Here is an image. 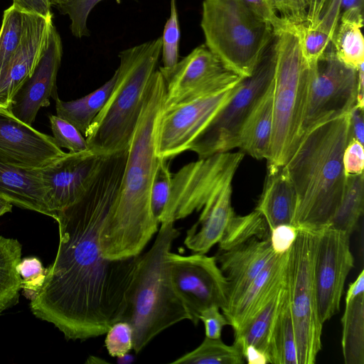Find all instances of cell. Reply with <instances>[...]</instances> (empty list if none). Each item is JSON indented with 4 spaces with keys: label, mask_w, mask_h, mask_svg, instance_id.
I'll return each instance as SVG.
<instances>
[{
    "label": "cell",
    "mask_w": 364,
    "mask_h": 364,
    "mask_svg": "<svg viewBox=\"0 0 364 364\" xmlns=\"http://www.w3.org/2000/svg\"><path fill=\"white\" fill-rule=\"evenodd\" d=\"M127 154L128 149L104 156L84 195L54 219L60 237L57 255L29 308L66 340L106 333L122 321L130 300L141 254L109 259L99 240L119 193Z\"/></svg>",
    "instance_id": "1"
},
{
    "label": "cell",
    "mask_w": 364,
    "mask_h": 364,
    "mask_svg": "<svg viewBox=\"0 0 364 364\" xmlns=\"http://www.w3.org/2000/svg\"><path fill=\"white\" fill-rule=\"evenodd\" d=\"M166 96L165 80L156 70L149 83L128 147L117 199L100 232L103 256L121 259L139 255L158 231L151 209V189L159 164L158 128Z\"/></svg>",
    "instance_id": "2"
},
{
    "label": "cell",
    "mask_w": 364,
    "mask_h": 364,
    "mask_svg": "<svg viewBox=\"0 0 364 364\" xmlns=\"http://www.w3.org/2000/svg\"><path fill=\"white\" fill-rule=\"evenodd\" d=\"M350 139V113L330 119L307 131L283 166L296 195L298 230L318 232L330 225L344 193L343 154Z\"/></svg>",
    "instance_id": "3"
},
{
    "label": "cell",
    "mask_w": 364,
    "mask_h": 364,
    "mask_svg": "<svg viewBox=\"0 0 364 364\" xmlns=\"http://www.w3.org/2000/svg\"><path fill=\"white\" fill-rule=\"evenodd\" d=\"M161 53V37L119 52L112 92L85 136L92 153L105 156L128 149Z\"/></svg>",
    "instance_id": "4"
},
{
    "label": "cell",
    "mask_w": 364,
    "mask_h": 364,
    "mask_svg": "<svg viewBox=\"0 0 364 364\" xmlns=\"http://www.w3.org/2000/svg\"><path fill=\"white\" fill-rule=\"evenodd\" d=\"M151 247L141 255L132 295L122 321L133 331V350L140 353L156 336L190 315L171 282L167 257L180 235L174 222H164Z\"/></svg>",
    "instance_id": "5"
},
{
    "label": "cell",
    "mask_w": 364,
    "mask_h": 364,
    "mask_svg": "<svg viewBox=\"0 0 364 364\" xmlns=\"http://www.w3.org/2000/svg\"><path fill=\"white\" fill-rule=\"evenodd\" d=\"M272 77L273 128L267 167L284 166L301 137L306 109L310 69L304 60L299 24L289 23L274 33Z\"/></svg>",
    "instance_id": "6"
},
{
    "label": "cell",
    "mask_w": 364,
    "mask_h": 364,
    "mask_svg": "<svg viewBox=\"0 0 364 364\" xmlns=\"http://www.w3.org/2000/svg\"><path fill=\"white\" fill-rule=\"evenodd\" d=\"M200 26L205 45L242 78L253 74L274 38L272 27L241 0H203Z\"/></svg>",
    "instance_id": "7"
},
{
    "label": "cell",
    "mask_w": 364,
    "mask_h": 364,
    "mask_svg": "<svg viewBox=\"0 0 364 364\" xmlns=\"http://www.w3.org/2000/svg\"><path fill=\"white\" fill-rule=\"evenodd\" d=\"M318 234L299 230L289 251L285 269L299 364H314L321 348L323 324L318 316L313 279Z\"/></svg>",
    "instance_id": "8"
},
{
    "label": "cell",
    "mask_w": 364,
    "mask_h": 364,
    "mask_svg": "<svg viewBox=\"0 0 364 364\" xmlns=\"http://www.w3.org/2000/svg\"><path fill=\"white\" fill-rule=\"evenodd\" d=\"M274 64V38L253 74L238 82L231 98L191 144L189 150L198 159L238 148L240 132L247 117L272 82Z\"/></svg>",
    "instance_id": "9"
},
{
    "label": "cell",
    "mask_w": 364,
    "mask_h": 364,
    "mask_svg": "<svg viewBox=\"0 0 364 364\" xmlns=\"http://www.w3.org/2000/svg\"><path fill=\"white\" fill-rule=\"evenodd\" d=\"M243 158L242 151H228L183 166L172 176L170 195L160 223H175L201 210L220 185L233 178Z\"/></svg>",
    "instance_id": "10"
},
{
    "label": "cell",
    "mask_w": 364,
    "mask_h": 364,
    "mask_svg": "<svg viewBox=\"0 0 364 364\" xmlns=\"http://www.w3.org/2000/svg\"><path fill=\"white\" fill-rule=\"evenodd\" d=\"M309 69V96L301 136L318 124L350 113L358 96V70L340 61L331 43Z\"/></svg>",
    "instance_id": "11"
},
{
    "label": "cell",
    "mask_w": 364,
    "mask_h": 364,
    "mask_svg": "<svg viewBox=\"0 0 364 364\" xmlns=\"http://www.w3.org/2000/svg\"><path fill=\"white\" fill-rule=\"evenodd\" d=\"M167 262L173 288L194 325L198 324L200 313L205 309L216 306L223 311L227 308L228 282L215 256H183L170 252Z\"/></svg>",
    "instance_id": "12"
},
{
    "label": "cell",
    "mask_w": 364,
    "mask_h": 364,
    "mask_svg": "<svg viewBox=\"0 0 364 364\" xmlns=\"http://www.w3.org/2000/svg\"><path fill=\"white\" fill-rule=\"evenodd\" d=\"M237 84L223 91L193 96L163 110L158 128V157L169 160L189 150L195 139L233 95Z\"/></svg>",
    "instance_id": "13"
},
{
    "label": "cell",
    "mask_w": 364,
    "mask_h": 364,
    "mask_svg": "<svg viewBox=\"0 0 364 364\" xmlns=\"http://www.w3.org/2000/svg\"><path fill=\"white\" fill-rule=\"evenodd\" d=\"M350 235L328 226L318 234L313 262V279L321 323L340 309L346 279L353 267Z\"/></svg>",
    "instance_id": "14"
},
{
    "label": "cell",
    "mask_w": 364,
    "mask_h": 364,
    "mask_svg": "<svg viewBox=\"0 0 364 364\" xmlns=\"http://www.w3.org/2000/svg\"><path fill=\"white\" fill-rule=\"evenodd\" d=\"M159 70L166 85L164 110L193 96L229 89L242 79L226 68L205 43L194 48L171 70Z\"/></svg>",
    "instance_id": "15"
},
{
    "label": "cell",
    "mask_w": 364,
    "mask_h": 364,
    "mask_svg": "<svg viewBox=\"0 0 364 364\" xmlns=\"http://www.w3.org/2000/svg\"><path fill=\"white\" fill-rule=\"evenodd\" d=\"M53 136L40 132L0 108V159L26 169H39L64 156Z\"/></svg>",
    "instance_id": "16"
},
{
    "label": "cell",
    "mask_w": 364,
    "mask_h": 364,
    "mask_svg": "<svg viewBox=\"0 0 364 364\" xmlns=\"http://www.w3.org/2000/svg\"><path fill=\"white\" fill-rule=\"evenodd\" d=\"M103 157L91 151L68 152L39 168L47 189L48 206L55 218L58 211L73 205L84 195Z\"/></svg>",
    "instance_id": "17"
},
{
    "label": "cell",
    "mask_w": 364,
    "mask_h": 364,
    "mask_svg": "<svg viewBox=\"0 0 364 364\" xmlns=\"http://www.w3.org/2000/svg\"><path fill=\"white\" fill-rule=\"evenodd\" d=\"M63 56L59 33L52 26L48 46L32 75L12 98L8 110L16 118L32 126L41 107L50 105V98L57 97V75Z\"/></svg>",
    "instance_id": "18"
},
{
    "label": "cell",
    "mask_w": 364,
    "mask_h": 364,
    "mask_svg": "<svg viewBox=\"0 0 364 364\" xmlns=\"http://www.w3.org/2000/svg\"><path fill=\"white\" fill-rule=\"evenodd\" d=\"M274 255L269 238L253 237L218 251L216 262L228 282V306L223 313L236 304Z\"/></svg>",
    "instance_id": "19"
},
{
    "label": "cell",
    "mask_w": 364,
    "mask_h": 364,
    "mask_svg": "<svg viewBox=\"0 0 364 364\" xmlns=\"http://www.w3.org/2000/svg\"><path fill=\"white\" fill-rule=\"evenodd\" d=\"M53 18L27 14L21 46L0 85V108L8 109L12 98L32 75L48 46Z\"/></svg>",
    "instance_id": "20"
},
{
    "label": "cell",
    "mask_w": 364,
    "mask_h": 364,
    "mask_svg": "<svg viewBox=\"0 0 364 364\" xmlns=\"http://www.w3.org/2000/svg\"><path fill=\"white\" fill-rule=\"evenodd\" d=\"M225 181L207 200L198 221L187 231L185 245L195 253L205 254L221 240L235 215L232 206V181Z\"/></svg>",
    "instance_id": "21"
},
{
    "label": "cell",
    "mask_w": 364,
    "mask_h": 364,
    "mask_svg": "<svg viewBox=\"0 0 364 364\" xmlns=\"http://www.w3.org/2000/svg\"><path fill=\"white\" fill-rule=\"evenodd\" d=\"M46 192L39 169L16 167L0 159V198L20 208L54 219L55 215L48 206Z\"/></svg>",
    "instance_id": "22"
},
{
    "label": "cell",
    "mask_w": 364,
    "mask_h": 364,
    "mask_svg": "<svg viewBox=\"0 0 364 364\" xmlns=\"http://www.w3.org/2000/svg\"><path fill=\"white\" fill-rule=\"evenodd\" d=\"M296 195L284 166L267 167V178L255 210L264 218L269 230L282 224L293 225Z\"/></svg>",
    "instance_id": "23"
},
{
    "label": "cell",
    "mask_w": 364,
    "mask_h": 364,
    "mask_svg": "<svg viewBox=\"0 0 364 364\" xmlns=\"http://www.w3.org/2000/svg\"><path fill=\"white\" fill-rule=\"evenodd\" d=\"M288 253L274 255L236 304L223 313L233 330L239 328L282 282Z\"/></svg>",
    "instance_id": "24"
},
{
    "label": "cell",
    "mask_w": 364,
    "mask_h": 364,
    "mask_svg": "<svg viewBox=\"0 0 364 364\" xmlns=\"http://www.w3.org/2000/svg\"><path fill=\"white\" fill-rule=\"evenodd\" d=\"M272 128L273 90L271 82L256 103L241 129L238 149L255 159L267 160Z\"/></svg>",
    "instance_id": "25"
},
{
    "label": "cell",
    "mask_w": 364,
    "mask_h": 364,
    "mask_svg": "<svg viewBox=\"0 0 364 364\" xmlns=\"http://www.w3.org/2000/svg\"><path fill=\"white\" fill-rule=\"evenodd\" d=\"M284 282V277L259 307L239 328L234 330L233 344L240 350L246 346H252L268 355L270 333L279 307Z\"/></svg>",
    "instance_id": "26"
},
{
    "label": "cell",
    "mask_w": 364,
    "mask_h": 364,
    "mask_svg": "<svg viewBox=\"0 0 364 364\" xmlns=\"http://www.w3.org/2000/svg\"><path fill=\"white\" fill-rule=\"evenodd\" d=\"M268 356L269 363L299 364L295 330L285 276L279 307L270 333Z\"/></svg>",
    "instance_id": "27"
},
{
    "label": "cell",
    "mask_w": 364,
    "mask_h": 364,
    "mask_svg": "<svg viewBox=\"0 0 364 364\" xmlns=\"http://www.w3.org/2000/svg\"><path fill=\"white\" fill-rule=\"evenodd\" d=\"M341 0H329L312 26L299 24L302 53L309 67L316 64L331 44L341 17Z\"/></svg>",
    "instance_id": "28"
},
{
    "label": "cell",
    "mask_w": 364,
    "mask_h": 364,
    "mask_svg": "<svg viewBox=\"0 0 364 364\" xmlns=\"http://www.w3.org/2000/svg\"><path fill=\"white\" fill-rule=\"evenodd\" d=\"M117 70L112 77L91 93L75 100L65 102L58 96L54 99L58 117L75 126L85 136L87 131L102 109L114 88Z\"/></svg>",
    "instance_id": "29"
},
{
    "label": "cell",
    "mask_w": 364,
    "mask_h": 364,
    "mask_svg": "<svg viewBox=\"0 0 364 364\" xmlns=\"http://www.w3.org/2000/svg\"><path fill=\"white\" fill-rule=\"evenodd\" d=\"M21 251L18 240L0 235V313L18 303L21 277L17 266Z\"/></svg>",
    "instance_id": "30"
},
{
    "label": "cell",
    "mask_w": 364,
    "mask_h": 364,
    "mask_svg": "<svg viewBox=\"0 0 364 364\" xmlns=\"http://www.w3.org/2000/svg\"><path fill=\"white\" fill-rule=\"evenodd\" d=\"M342 350L346 364H364V294L345 302Z\"/></svg>",
    "instance_id": "31"
},
{
    "label": "cell",
    "mask_w": 364,
    "mask_h": 364,
    "mask_svg": "<svg viewBox=\"0 0 364 364\" xmlns=\"http://www.w3.org/2000/svg\"><path fill=\"white\" fill-rule=\"evenodd\" d=\"M364 175L346 176L341 203L329 226L351 235L363 214Z\"/></svg>",
    "instance_id": "32"
},
{
    "label": "cell",
    "mask_w": 364,
    "mask_h": 364,
    "mask_svg": "<svg viewBox=\"0 0 364 364\" xmlns=\"http://www.w3.org/2000/svg\"><path fill=\"white\" fill-rule=\"evenodd\" d=\"M27 14L13 4L4 11L0 28V85L21 46Z\"/></svg>",
    "instance_id": "33"
},
{
    "label": "cell",
    "mask_w": 364,
    "mask_h": 364,
    "mask_svg": "<svg viewBox=\"0 0 364 364\" xmlns=\"http://www.w3.org/2000/svg\"><path fill=\"white\" fill-rule=\"evenodd\" d=\"M363 26V23L340 19L331 43L338 59L355 70L364 64Z\"/></svg>",
    "instance_id": "34"
},
{
    "label": "cell",
    "mask_w": 364,
    "mask_h": 364,
    "mask_svg": "<svg viewBox=\"0 0 364 364\" xmlns=\"http://www.w3.org/2000/svg\"><path fill=\"white\" fill-rule=\"evenodd\" d=\"M244 358L236 345L228 346L220 338L205 336L193 350L171 362L172 364H242Z\"/></svg>",
    "instance_id": "35"
},
{
    "label": "cell",
    "mask_w": 364,
    "mask_h": 364,
    "mask_svg": "<svg viewBox=\"0 0 364 364\" xmlns=\"http://www.w3.org/2000/svg\"><path fill=\"white\" fill-rule=\"evenodd\" d=\"M269 238V227L257 210L245 215H235L228 225L219 243V250H226L249 239Z\"/></svg>",
    "instance_id": "36"
},
{
    "label": "cell",
    "mask_w": 364,
    "mask_h": 364,
    "mask_svg": "<svg viewBox=\"0 0 364 364\" xmlns=\"http://www.w3.org/2000/svg\"><path fill=\"white\" fill-rule=\"evenodd\" d=\"M161 38V55L163 67L168 70L178 62L181 31L176 0H171L170 16L164 26Z\"/></svg>",
    "instance_id": "37"
},
{
    "label": "cell",
    "mask_w": 364,
    "mask_h": 364,
    "mask_svg": "<svg viewBox=\"0 0 364 364\" xmlns=\"http://www.w3.org/2000/svg\"><path fill=\"white\" fill-rule=\"evenodd\" d=\"M168 160L159 158L151 189V209L154 218L160 223L170 195L172 175Z\"/></svg>",
    "instance_id": "38"
},
{
    "label": "cell",
    "mask_w": 364,
    "mask_h": 364,
    "mask_svg": "<svg viewBox=\"0 0 364 364\" xmlns=\"http://www.w3.org/2000/svg\"><path fill=\"white\" fill-rule=\"evenodd\" d=\"M53 137L60 148H65L71 153L90 151L82 133L72 124L58 115L48 116Z\"/></svg>",
    "instance_id": "39"
},
{
    "label": "cell",
    "mask_w": 364,
    "mask_h": 364,
    "mask_svg": "<svg viewBox=\"0 0 364 364\" xmlns=\"http://www.w3.org/2000/svg\"><path fill=\"white\" fill-rule=\"evenodd\" d=\"M17 269L21 277L23 294L31 300L43 284L46 268L38 258L28 257L20 261Z\"/></svg>",
    "instance_id": "40"
},
{
    "label": "cell",
    "mask_w": 364,
    "mask_h": 364,
    "mask_svg": "<svg viewBox=\"0 0 364 364\" xmlns=\"http://www.w3.org/2000/svg\"><path fill=\"white\" fill-rule=\"evenodd\" d=\"M103 0H72L70 3L58 7L62 14L68 15L71 23L72 34L77 38L90 36V32L87 26V20L92 9Z\"/></svg>",
    "instance_id": "41"
},
{
    "label": "cell",
    "mask_w": 364,
    "mask_h": 364,
    "mask_svg": "<svg viewBox=\"0 0 364 364\" xmlns=\"http://www.w3.org/2000/svg\"><path fill=\"white\" fill-rule=\"evenodd\" d=\"M106 334L105 345L112 357H120L133 348V331L128 322L119 321L114 323Z\"/></svg>",
    "instance_id": "42"
},
{
    "label": "cell",
    "mask_w": 364,
    "mask_h": 364,
    "mask_svg": "<svg viewBox=\"0 0 364 364\" xmlns=\"http://www.w3.org/2000/svg\"><path fill=\"white\" fill-rule=\"evenodd\" d=\"M257 16L269 23L277 33L290 23L282 18L274 8L271 0H241Z\"/></svg>",
    "instance_id": "43"
},
{
    "label": "cell",
    "mask_w": 364,
    "mask_h": 364,
    "mask_svg": "<svg viewBox=\"0 0 364 364\" xmlns=\"http://www.w3.org/2000/svg\"><path fill=\"white\" fill-rule=\"evenodd\" d=\"M279 16L294 24L306 23L309 0H271Z\"/></svg>",
    "instance_id": "44"
},
{
    "label": "cell",
    "mask_w": 364,
    "mask_h": 364,
    "mask_svg": "<svg viewBox=\"0 0 364 364\" xmlns=\"http://www.w3.org/2000/svg\"><path fill=\"white\" fill-rule=\"evenodd\" d=\"M299 230L293 225L282 224L269 230V242L273 252L284 255L288 252L295 242Z\"/></svg>",
    "instance_id": "45"
},
{
    "label": "cell",
    "mask_w": 364,
    "mask_h": 364,
    "mask_svg": "<svg viewBox=\"0 0 364 364\" xmlns=\"http://www.w3.org/2000/svg\"><path fill=\"white\" fill-rule=\"evenodd\" d=\"M343 166L346 176L363 173V144L354 138H351L349 140L344 149Z\"/></svg>",
    "instance_id": "46"
},
{
    "label": "cell",
    "mask_w": 364,
    "mask_h": 364,
    "mask_svg": "<svg viewBox=\"0 0 364 364\" xmlns=\"http://www.w3.org/2000/svg\"><path fill=\"white\" fill-rule=\"evenodd\" d=\"M220 308L212 306L203 310L199 315V319L205 326V336L210 338H220L223 328L229 325L228 321Z\"/></svg>",
    "instance_id": "47"
},
{
    "label": "cell",
    "mask_w": 364,
    "mask_h": 364,
    "mask_svg": "<svg viewBox=\"0 0 364 364\" xmlns=\"http://www.w3.org/2000/svg\"><path fill=\"white\" fill-rule=\"evenodd\" d=\"M12 4L25 13L45 18L53 16L48 0H13Z\"/></svg>",
    "instance_id": "48"
},
{
    "label": "cell",
    "mask_w": 364,
    "mask_h": 364,
    "mask_svg": "<svg viewBox=\"0 0 364 364\" xmlns=\"http://www.w3.org/2000/svg\"><path fill=\"white\" fill-rule=\"evenodd\" d=\"M364 0H341L340 19L363 23Z\"/></svg>",
    "instance_id": "49"
},
{
    "label": "cell",
    "mask_w": 364,
    "mask_h": 364,
    "mask_svg": "<svg viewBox=\"0 0 364 364\" xmlns=\"http://www.w3.org/2000/svg\"><path fill=\"white\" fill-rule=\"evenodd\" d=\"M363 108L357 105L350 112V129L351 138H354L363 144L364 142V120Z\"/></svg>",
    "instance_id": "50"
},
{
    "label": "cell",
    "mask_w": 364,
    "mask_h": 364,
    "mask_svg": "<svg viewBox=\"0 0 364 364\" xmlns=\"http://www.w3.org/2000/svg\"><path fill=\"white\" fill-rule=\"evenodd\" d=\"M241 352L244 359L249 364L269 363L268 355L264 352L252 346H246L241 350Z\"/></svg>",
    "instance_id": "51"
},
{
    "label": "cell",
    "mask_w": 364,
    "mask_h": 364,
    "mask_svg": "<svg viewBox=\"0 0 364 364\" xmlns=\"http://www.w3.org/2000/svg\"><path fill=\"white\" fill-rule=\"evenodd\" d=\"M329 0H309L306 23L314 26L319 19Z\"/></svg>",
    "instance_id": "52"
},
{
    "label": "cell",
    "mask_w": 364,
    "mask_h": 364,
    "mask_svg": "<svg viewBox=\"0 0 364 364\" xmlns=\"http://www.w3.org/2000/svg\"><path fill=\"white\" fill-rule=\"evenodd\" d=\"M364 294V271L360 272L356 279L350 283L346 295L345 302H348L355 296Z\"/></svg>",
    "instance_id": "53"
},
{
    "label": "cell",
    "mask_w": 364,
    "mask_h": 364,
    "mask_svg": "<svg viewBox=\"0 0 364 364\" xmlns=\"http://www.w3.org/2000/svg\"><path fill=\"white\" fill-rule=\"evenodd\" d=\"M13 205L8 200L0 198V216L12 211Z\"/></svg>",
    "instance_id": "54"
},
{
    "label": "cell",
    "mask_w": 364,
    "mask_h": 364,
    "mask_svg": "<svg viewBox=\"0 0 364 364\" xmlns=\"http://www.w3.org/2000/svg\"><path fill=\"white\" fill-rule=\"evenodd\" d=\"M119 363H130L134 361V357L128 353L117 358Z\"/></svg>",
    "instance_id": "55"
},
{
    "label": "cell",
    "mask_w": 364,
    "mask_h": 364,
    "mask_svg": "<svg viewBox=\"0 0 364 364\" xmlns=\"http://www.w3.org/2000/svg\"><path fill=\"white\" fill-rule=\"evenodd\" d=\"M72 0H48L50 6H55L57 8L64 6L71 2Z\"/></svg>",
    "instance_id": "56"
},
{
    "label": "cell",
    "mask_w": 364,
    "mask_h": 364,
    "mask_svg": "<svg viewBox=\"0 0 364 364\" xmlns=\"http://www.w3.org/2000/svg\"><path fill=\"white\" fill-rule=\"evenodd\" d=\"M107 363L106 361L103 360H100V358H97V357H95V356H90L87 361H86V363Z\"/></svg>",
    "instance_id": "57"
},
{
    "label": "cell",
    "mask_w": 364,
    "mask_h": 364,
    "mask_svg": "<svg viewBox=\"0 0 364 364\" xmlns=\"http://www.w3.org/2000/svg\"><path fill=\"white\" fill-rule=\"evenodd\" d=\"M0 315H1V314H0Z\"/></svg>",
    "instance_id": "58"
}]
</instances>
